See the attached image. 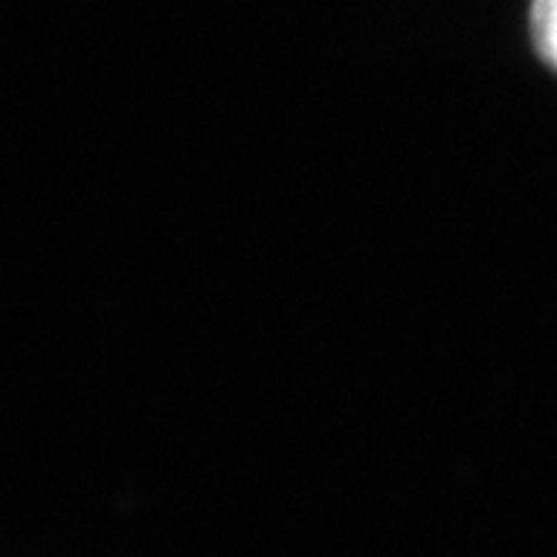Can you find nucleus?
Masks as SVG:
<instances>
[{
    "label": "nucleus",
    "mask_w": 557,
    "mask_h": 557,
    "mask_svg": "<svg viewBox=\"0 0 557 557\" xmlns=\"http://www.w3.org/2000/svg\"><path fill=\"white\" fill-rule=\"evenodd\" d=\"M531 30L541 58L557 71V0H534Z\"/></svg>",
    "instance_id": "1"
}]
</instances>
